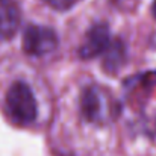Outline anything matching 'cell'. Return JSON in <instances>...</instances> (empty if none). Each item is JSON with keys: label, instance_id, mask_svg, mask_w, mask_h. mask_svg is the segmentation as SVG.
<instances>
[{"label": "cell", "instance_id": "cell-5", "mask_svg": "<svg viewBox=\"0 0 156 156\" xmlns=\"http://www.w3.org/2000/svg\"><path fill=\"white\" fill-rule=\"evenodd\" d=\"M21 12L15 0H0V40L14 38L18 32Z\"/></svg>", "mask_w": 156, "mask_h": 156}, {"label": "cell", "instance_id": "cell-7", "mask_svg": "<svg viewBox=\"0 0 156 156\" xmlns=\"http://www.w3.org/2000/svg\"><path fill=\"white\" fill-rule=\"evenodd\" d=\"M79 0H44V3L46 5H49L52 9L55 11H68V9H71L76 3H77Z\"/></svg>", "mask_w": 156, "mask_h": 156}, {"label": "cell", "instance_id": "cell-2", "mask_svg": "<svg viewBox=\"0 0 156 156\" xmlns=\"http://www.w3.org/2000/svg\"><path fill=\"white\" fill-rule=\"evenodd\" d=\"M80 112L90 123L103 124L114 114L112 102L100 87H87L80 94Z\"/></svg>", "mask_w": 156, "mask_h": 156}, {"label": "cell", "instance_id": "cell-9", "mask_svg": "<svg viewBox=\"0 0 156 156\" xmlns=\"http://www.w3.org/2000/svg\"><path fill=\"white\" fill-rule=\"evenodd\" d=\"M152 14H153V18L156 20V0H153V5H152Z\"/></svg>", "mask_w": 156, "mask_h": 156}, {"label": "cell", "instance_id": "cell-4", "mask_svg": "<svg viewBox=\"0 0 156 156\" xmlns=\"http://www.w3.org/2000/svg\"><path fill=\"white\" fill-rule=\"evenodd\" d=\"M111 40H109V27L106 23H94L85 38H83V43L80 44L79 47V56L82 59H93L99 55H103L105 50L108 49Z\"/></svg>", "mask_w": 156, "mask_h": 156}, {"label": "cell", "instance_id": "cell-6", "mask_svg": "<svg viewBox=\"0 0 156 156\" xmlns=\"http://www.w3.org/2000/svg\"><path fill=\"white\" fill-rule=\"evenodd\" d=\"M126 59H127V52H126L124 43L121 40L115 38L109 43L108 49L105 50L102 68L108 74L114 76L123 70V67L126 65Z\"/></svg>", "mask_w": 156, "mask_h": 156}, {"label": "cell", "instance_id": "cell-3", "mask_svg": "<svg viewBox=\"0 0 156 156\" xmlns=\"http://www.w3.org/2000/svg\"><path fill=\"white\" fill-rule=\"evenodd\" d=\"M23 52L29 56H44L56 50L59 40L56 32L40 24H30L23 34Z\"/></svg>", "mask_w": 156, "mask_h": 156}, {"label": "cell", "instance_id": "cell-8", "mask_svg": "<svg viewBox=\"0 0 156 156\" xmlns=\"http://www.w3.org/2000/svg\"><path fill=\"white\" fill-rule=\"evenodd\" d=\"M111 2L123 11H130V9H133V6L136 5L138 0H111Z\"/></svg>", "mask_w": 156, "mask_h": 156}, {"label": "cell", "instance_id": "cell-1", "mask_svg": "<svg viewBox=\"0 0 156 156\" xmlns=\"http://www.w3.org/2000/svg\"><path fill=\"white\" fill-rule=\"evenodd\" d=\"M6 108L9 117L21 126L30 124L38 117V103L30 87L23 80H15L6 93Z\"/></svg>", "mask_w": 156, "mask_h": 156}]
</instances>
